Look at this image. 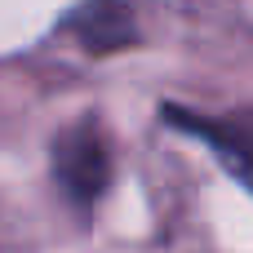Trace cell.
<instances>
[{"mask_svg": "<svg viewBox=\"0 0 253 253\" xmlns=\"http://www.w3.org/2000/svg\"><path fill=\"white\" fill-rule=\"evenodd\" d=\"M165 120L200 142L213 147V156L222 160V169L245 182L253 191V111H240V116H196L187 107H165Z\"/></svg>", "mask_w": 253, "mask_h": 253, "instance_id": "2", "label": "cell"}, {"mask_svg": "<svg viewBox=\"0 0 253 253\" xmlns=\"http://www.w3.org/2000/svg\"><path fill=\"white\" fill-rule=\"evenodd\" d=\"M53 173H58V182H62V191H67L71 205H80V209L98 205V196L107 191L111 160H107V142H102V133H98L93 120H84V125H76V129H67L58 138V147H53Z\"/></svg>", "mask_w": 253, "mask_h": 253, "instance_id": "1", "label": "cell"}, {"mask_svg": "<svg viewBox=\"0 0 253 253\" xmlns=\"http://www.w3.org/2000/svg\"><path fill=\"white\" fill-rule=\"evenodd\" d=\"M71 27L80 31V40L89 49H125L133 40V22L116 4H89V9H80L71 18Z\"/></svg>", "mask_w": 253, "mask_h": 253, "instance_id": "3", "label": "cell"}]
</instances>
